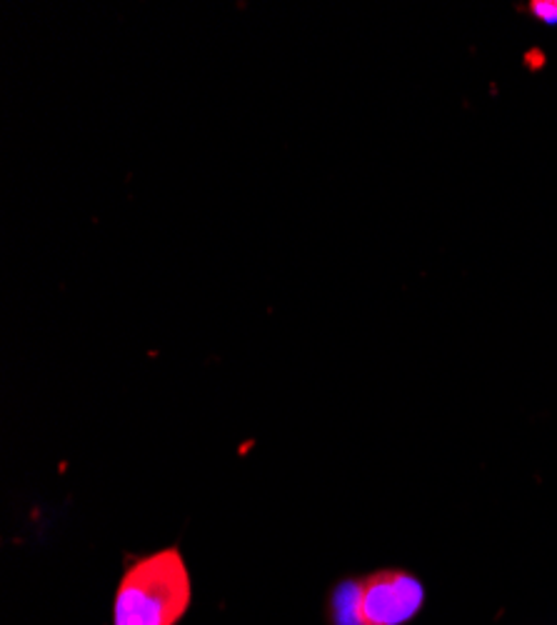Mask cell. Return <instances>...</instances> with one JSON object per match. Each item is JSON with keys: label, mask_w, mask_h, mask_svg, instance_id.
Wrapping results in <instances>:
<instances>
[{"label": "cell", "mask_w": 557, "mask_h": 625, "mask_svg": "<svg viewBox=\"0 0 557 625\" xmlns=\"http://www.w3.org/2000/svg\"><path fill=\"white\" fill-rule=\"evenodd\" d=\"M193 583L178 548L130 563L113 601V625H178L190 609Z\"/></svg>", "instance_id": "cell-1"}, {"label": "cell", "mask_w": 557, "mask_h": 625, "mask_svg": "<svg viewBox=\"0 0 557 625\" xmlns=\"http://www.w3.org/2000/svg\"><path fill=\"white\" fill-rule=\"evenodd\" d=\"M422 603V583L401 568L378 570L352 586V621L358 625H405Z\"/></svg>", "instance_id": "cell-2"}, {"label": "cell", "mask_w": 557, "mask_h": 625, "mask_svg": "<svg viewBox=\"0 0 557 625\" xmlns=\"http://www.w3.org/2000/svg\"><path fill=\"white\" fill-rule=\"evenodd\" d=\"M527 11L543 25H557V0H535L527 5Z\"/></svg>", "instance_id": "cell-3"}]
</instances>
